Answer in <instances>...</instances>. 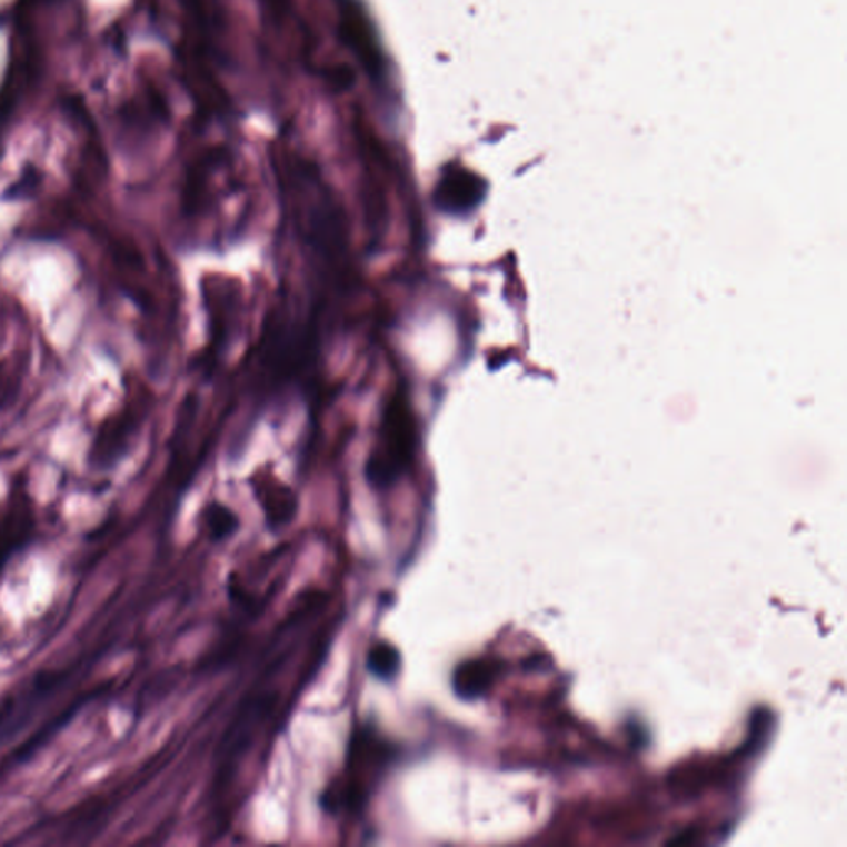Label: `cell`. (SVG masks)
Segmentation results:
<instances>
[{"mask_svg":"<svg viewBox=\"0 0 847 847\" xmlns=\"http://www.w3.org/2000/svg\"><path fill=\"white\" fill-rule=\"evenodd\" d=\"M418 422L402 392L392 396L382 411L378 439L366 462V479L375 489L395 486L415 462Z\"/></svg>","mask_w":847,"mask_h":847,"instance_id":"6da1fadb","label":"cell"},{"mask_svg":"<svg viewBox=\"0 0 847 847\" xmlns=\"http://www.w3.org/2000/svg\"><path fill=\"white\" fill-rule=\"evenodd\" d=\"M63 679L66 676L59 672L39 674L23 689L3 697L0 700V740L12 737L23 725L29 724L37 708L56 692Z\"/></svg>","mask_w":847,"mask_h":847,"instance_id":"7a4b0ae2","label":"cell"},{"mask_svg":"<svg viewBox=\"0 0 847 847\" xmlns=\"http://www.w3.org/2000/svg\"><path fill=\"white\" fill-rule=\"evenodd\" d=\"M486 196V185L466 169H450L440 178L434 202L440 211L447 213H467L474 211Z\"/></svg>","mask_w":847,"mask_h":847,"instance_id":"3957f363","label":"cell"},{"mask_svg":"<svg viewBox=\"0 0 847 847\" xmlns=\"http://www.w3.org/2000/svg\"><path fill=\"white\" fill-rule=\"evenodd\" d=\"M33 531V517L29 505L12 501L0 511V572L19 554Z\"/></svg>","mask_w":847,"mask_h":847,"instance_id":"277c9868","label":"cell"},{"mask_svg":"<svg viewBox=\"0 0 847 847\" xmlns=\"http://www.w3.org/2000/svg\"><path fill=\"white\" fill-rule=\"evenodd\" d=\"M495 676H497V666L489 660H467L454 672V690L460 699H479L490 689Z\"/></svg>","mask_w":847,"mask_h":847,"instance_id":"5b68a950","label":"cell"},{"mask_svg":"<svg viewBox=\"0 0 847 847\" xmlns=\"http://www.w3.org/2000/svg\"><path fill=\"white\" fill-rule=\"evenodd\" d=\"M257 497L267 515L270 527L280 528L293 518L297 511V497L277 480H266L257 487Z\"/></svg>","mask_w":847,"mask_h":847,"instance_id":"8992f818","label":"cell"},{"mask_svg":"<svg viewBox=\"0 0 847 847\" xmlns=\"http://www.w3.org/2000/svg\"><path fill=\"white\" fill-rule=\"evenodd\" d=\"M366 666L372 676L381 680H391L401 670V654L388 642H379L371 647L366 657Z\"/></svg>","mask_w":847,"mask_h":847,"instance_id":"52a82bcc","label":"cell"},{"mask_svg":"<svg viewBox=\"0 0 847 847\" xmlns=\"http://www.w3.org/2000/svg\"><path fill=\"white\" fill-rule=\"evenodd\" d=\"M206 525L213 541H222L239 530V518L222 504H211L206 508Z\"/></svg>","mask_w":847,"mask_h":847,"instance_id":"ba28073f","label":"cell"}]
</instances>
